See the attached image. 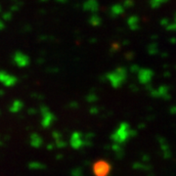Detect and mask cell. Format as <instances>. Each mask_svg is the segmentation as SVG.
<instances>
[{"mask_svg": "<svg viewBox=\"0 0 176 176\" xmlns=\"http://www.w3.org/2000/svg\"><path fill=\"white\" fill-rule=\"evenodd\" d=\"M108 78L112 86L118 87L126 78V70L123 68H118L115 72H111L108 75Z\"/></svg>", "mask_w": 176, "mask_h": 176, "instance_id": "obj_1", "label": "cell"}, {"mask_svg": "<svg viewBox=\"0 0 176 176\" xmlns=\"http://www.w3.org/2000/svg\"><path fill=\"white\" fill-rule=\"evenodd\" d=\"M13 60L15 62V64L18 67H21V68H24V67H27L30 63V59L29 57L23 53L22 51H17L14 53L13 55Z\"/></svg>", "mask_w": 176, "mask_h": 176, "instance_id": "obj_2", "label": "cell"}, {"mask_svg": "<svg viewBox=\"0 0 176 176\" xmlns=\"http://www.w3.org/2000/svg\"><path fill=\"white\" fill-rule=\"evenodd\" d=\"M139 80L142 83H147L149 82L153 77V72L150 69H142L139 72Z\"/></svg>", "mask_w": 176, "mask_h": 176, "instance_id": "obj_3", "label": "cell"}, {"mask_svg": "<svg viewBox=\"0 0 176 176\" xmlns=\"http://www.w3.org/2000/svg\"><path fill=\"white\" fill-rule=\"evenodd\" d=\"M99 9V4L96 0H87V1L83 4V10L87 12H92L95 13Z\"/></svg>", "mask_w": 176, "mask_h": 176, "instance_id": "obj_4", "label": "cell"}, {"mask_svg": "<svg viewBox=\"0 0 176 176\" xmlns=\"http://www.w3.org/2000/svg\"><path fill=\"white\" fill-rule=\"evenodd\" d=\"M0 81L5 83L6 85H12L16 82V77L5 72H0Z\"/></svg>", "mask_w": 176, "mask_h": 176, "instance_id": "obj_5", "label": "cell"}, {"mask_svg": "<svg viewBox=\"0 0 176 176\" xmlns=\"http://www.w3.org/2000/svg\"><path fill=\"white\" fill-rule=\"evenodd\" d=\"M124 12V6L122 4H115L111 7V10H110V14L112 17H118L119 15H121V14Z\"/></svg>", "mask_w": 176, "mask_h": 176, "instance_id": "obj_6", "label": "cell"}, {"mask_svg": "<svg viewBox=\"0 0 176 176\" xmlns=\"http://www.w3.org/2000/svg\"><path fill=\"white\" fill-rule=\"evenodd\" d=\"M127 23H128L130 29H131V30H136V29H138V24H139V19H138V17H136V16H131L130 18H128Z\"/></svg>", "mask_w": 176, "mask_h": 176, "instance_id": "obj_7", "label": "cell"}, {"mask_svg": "<svg viewBox=\"0 0 176 176\" xmlns=\"http://www.w3.org/2000/svg\"><path fill=\"white\" fill-rule=\"evenodd\" d=\"M89 23L91 26H93V27H98V26H100L101 24V19L98 16L96 15H94L90 18V21H89Z\"/></svg>", "mask_w": 176, "mask_h": 176, "instance_id": "obj_8", "label": "cell"}, {"mask_svg": "<svg viewBox=\"0 0 176 176\" xmlns=\"http://www.w3.org/2000/svg\"><path fill=\"white\" fill-rule=\"evenodd\" d=\"M167 0H151V5H152L153 8H158V7H160Z\"/></svg>", "mask_w": 176, "mask_h": 176, "instance_id": "obj_9", "label": "cell"}, {"mask_svg": "<svg viewBox=\"0 0 176 176\" xmlns=\"http://www.w3.org/2000/svg\"><path fill=\"white\" fill-rule=\"evenodd\" d=\"M122 5L124 6V8H129V7H131L133 5V1L132 0H124Z\"/></svg>", "mask_w": 176, "mask_h": 176, "instance_id": "obj_10", "label": "cell"}, {"mask_svg": "<svg viewBox=\"0 0 176 176\" xmlns=\"http://www.w3.org/2000/svg\"><path fill=\"white\" fill-rule=\"evenodd\" d=\"M166 29L168 30H176V23H171V24H168V26L166 27Z\"/></svg>", "mask_w": 176, "mask_h": 176, "instance_id": "obj_11", "label": "cell"}, {"mask_svg": "<svg viewBox=\"0 0 176 176\" xmlns=\"http://www.w3.org/2000/svg\"><path fill=\"white\" fill-rule=\"evenodd\" d=\"M11 18H12V13L11 12H7L3 15V19H4L5 21H10L11 20Z\"/></svg>", "mask_w": 176, "mask_h": 176, "instance_id": "obj_12", "label": "cell"}, {"mask_svg": "<svg viewBox=\"0 0 176 176\" xmlns=\"http://www.w3.org/2000/svg\"><path fill=\"white\" fill-rule=\"evenodd\" d=\"M5 27V24H4V22L3 21L0 20V30H2Z\"/></svg>", "mask_w": 176, "mask_h": 176, "instance_id": "obj_13", "label": "cell"}, {"mask_svg": "<svg viewBox=\"0 0 176 176\" xmlns=\"http://www.w3.org/2000/svg\"><path fill=\"white\" fill-rule=\"evenodd\" d=\"M57 1H59L60 3H65L67 0H57Z\"/></svg>", "mask_w": 176, "mask_h": 176, "instance_id": "obj_14", "label": "cell"}, {"mask_svg": "<svg viewBox=\"0 0 176 176\" xmlns=\"http://www.w3.org/2000/svg\"><path fill=\"white\" fill-rule=\"evenodd\" d=\"M174 22L176 23V15H175V20H174Z\"/></svg>", "mask_w": 176, "mask_h": 176, "instance_id": "obj_15", "label": "cell"}, {"mask_svg": "<svg viewBox=\"0 0 176 176\" xmlns=\"http://www.w3.org/2000/svg\"><path fill=\"white\" fill-rule=\"evenodd\" d=\"M0 10H1V7H0Z\"/></svg>", "mask_w": 176, "mask_h": 176, "instance_id": "obj_16", "label": "cell"}]
</instances>
